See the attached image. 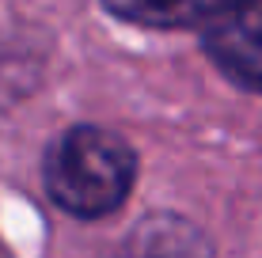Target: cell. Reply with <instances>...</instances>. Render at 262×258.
Here are the masks:
<instances>
[{"mask_svg":"<svg viewBox=\"0 0 262 258\" xmlns=\"http://www.w3.org/2000/svg\"><path fill=\"white\" fill-rule=\"evenodd\" d=\"M137 179V152L129 140L103 126H72L46 148L42 186L69 217L99 220L129 198Z\"/></svg>","mask_w":262,"mask_h":258,"instance_id":"cell-1","label":"cell"},{"mask_svg":"<svg viewBox=\"0 0 262 258\" xmlns=\"http://www.w3.org/2000/svg\"><path fill=\"white\" fill-rule=\"evenodd\" d=\"M205 53L236 84L262 95V0H198Z\"/></svg>","mask_w":262,"mask_h":258,"instance_id":"cell-2","label":"cell"},{"mask_svg":"<svg viewBox=\"0 0 262 258\" xmlns=\"http://www.w3.org/2000/svg\"><path fill=\"white\" fill-rule=\"evenodd\" d=\"M103 258H213L209 236L179 213H152Z\"/></svg>","mask_w":262,"mask_h":258,"instance_id":"cell-3","label":"cell"},{"mask_svg":"<svg viewBox=\"0 0 262 258\" xmlns=\"http://www.w3.org/2000/svg\"><path fill=\"white\" fill-rule=\"evenodd\" d=\"M103 8L133 27H156V31L198 27L202 15L198 0H103Z\"/></svg>","mask_w":262,"mask_h":258,"instance_id":"cell-4","label":"cell"}]
</instances>
